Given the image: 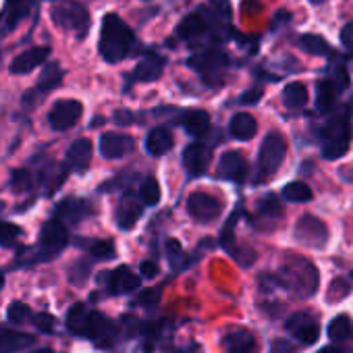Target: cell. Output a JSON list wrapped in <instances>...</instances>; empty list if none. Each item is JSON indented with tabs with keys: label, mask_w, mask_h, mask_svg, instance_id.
<instances>
[{
	"label": "cell",
	"mask_w": 353,
	"mask_h": 353,
	"mask_svg": "<svg viewBox=\"0 0 353 353\" xmlns=\"http://www.w3.org/2000/svg\"><path fill=\"white\" fill-rule=\"evenodd\" d=\"M172 353H188V351H181V349H179V351H172Z\"/></svg>",
	"instance_id": "cell-52"
},
{
	"label": "cell",
	"mask_w": 353,
	"mask_h": 353,
	"mask_svg": "<svg viewBox=\"0 0 353 353\" xmlns=\"http://www.w3.org/2000/svg\"><path fill=\"white\" fill-rule=\"evenodd\" d=\"M318 279H320V274L307 258L297 256V254H289L283 260L279 285L291 289L295 295L310 297L318 287Z\"/></svg>",
	"instance_id": "cell-2"
},
{
	"label": "cell",
	"mask_w": 353,
	"mask_h": 353,
	"mask_svg": "<svg viewBox=\"0 0 353 353\" xmlns=\"http://www.w3.org/2000/svg\"><path fill=\"white\" fill-rule=\"evenodd\" d=\"M19 235H21L19 227L11 223H0V245H13Z\"/></svg>",
	"instance_id": "cell-39"
},
{
	"label": "cell",
	"mask_w": 353,
	"mask_h": 353,
	"mask_svg": "<svg viewBox=\"0 0 353 353\" xmlns=\"http://www.w3.org/2000/svg\"><path fill=\"white\" fill-rule=\"evenodd\" d=\"M90 212H92V208H90V204H88L85 200H73V198L61 202V206L57 208V214H59V216L69 219V221H73V223H79V221L85 219Z\"/></svg>",
	"instance_id": "cell-26"
},
{
	"label": "cell",
	"mask_w": 353,
	"mask_h": 353,
	"mask_svg": "<svg viewBox=\"0 0 353 353\" xmlns=\"http://www.w3.org/2000/svg\"><path fill=\"white\" fill-rule=\"evenodd\" d=\"M351 293V283L347 279H334L326 291V301L328 303H339Z\"/></svg>",
	"instance_id": "cell-35"
},
{
	"label": "cell",
	"mask_w": 353,
	"mask_h": 353,
	"mask_svg": "<svg viewBox=\"0 0 353 353\" xmlns=\"http://www.w3.org/2000/svg\"><path fill=\"white\" fill-rule=\"evenodd\" d=\"M90 252L96 260H112L114 258V243L112 241H96Z\"/></svg>",
	"instance_id": "cell-38"
},
{
	"label": "cell",
	"mask_w": 353,
	"mask_h": 353,
	"mask_svg": "<svg viewBox=\"0 0 353 353\" xmlns=\"http://www.w3.org/2000/svg\"><path fill=\"white\" fill-rule=\"evenodd\" d=\"M139 270H141V276H145V279H154V276H158V264H156V262H152V260L141 262Z\"/></svg>",
	"instance_id": "cell-44"
},
{
	"label": "cell",
	"mask_w": 353,
	"mask_h": 353,
	"mask_svg": "<svg viewBox=\"0 0 353 353\" xmlns=\"http://www.w3.org/2000/svg\"><path fill=\"white\" fill-rule=\"evenodd\" d=\"M287 330H291L295 334V339L301 341L303 345H314L318 341V334H320V326L310 312L293 314L287 320Z\"/></svg>",
	"instance_id": "cell-11"
},
{
	"label": "cell",
	"mask_w": 353,
	"mask_h": 353,
	"mask_svg": "<svg viewBox=\"0 0 353 353\" xmlns=\"http://www.w3.org/2000/svg\"><path fill=\"white\" fill-rule=\"evenodd\" d=\"M274 347H276V349H283L281 353H293V347H291V345H287V343H281V341H279Z\"/></svg>",
	"instance_id": "cell-47"
},
{
	"label": "cell",
	"mask_w": 353,
	"mask_h": 353,
	"mask_svg": "<svg viewBox=\"0 0 353 353\" xmlns=\"http://www.w3.org/2000/svg\"><path fill=\"white\" fill-rule=\"evenodd\" d=\"M114 219H117L119 229H123V231L133 229L137 225V221L141 219V206H139V202L133 196H125L119 202V206H117Z\"/></svg>",
	"instance_id": "cell-18"
},
{
	"label": "cell",
	"mask_w": 353,
	"mask_h": 353,
	"mask_svg": "<svg viewBox=\"0 0 353 353\" xmlns=\"http://www.w3.org/2000/svg\"><path fill=\"white\" fill-rule=\"evenodd\" d=\"M219 174L227 181L243 183L245 176H248V160H245V156L241 152H237V150L225 152L221 156V162H219Z\"/></svg>",
	"instance_id": "cell-12"
},
{
	"label": "cell",
	"mask_w": 353,
	"mask_h": 353,
	"mask_svg": "<svg viewBox=\"0 0 353 353\" xmlns=\"http://www.w3.org/2000/svg\"><path fill=\"white\" fill-rule=\"evenodd\" d=\"M28 316H30V307H28V303H23V301H13V303L9 305V310H7V318H9L11 322H23Z\"/></svg>",
	"instance_id": "cell-40"
},
{
	"label": "cell",
	"mask_w": 353,
	"mask_h": 353,
	"mask_svg": "<svg viewBox=\"0 0 353 353\" xmlns=\"http://www.w3.org/2000/svg\"><path fill=\"white\" fill-rule=\"evenodd\" d=\"M210 150L204 143H190L183 152V166L190 176H202L210 164Z\"/></svg>",
	"instance_id": "cell-14"
},
{
	"label": "cell",
	"mask_w": 353,
	"mask_h": 353,
	"mask_svg": "<svg viewBox=\"0 0 353 353\" xmlns=\"http://www.w3.org/2000/svg\"><path fill=\"white\" fill-rule=\"evenodd\" d=\"M90 316H92V312H88V307L83 303H75L67 314V328L75 334H85Z\"/></svg>",
	"instance_id": "cell-27"
},
{
	"label": "cell",
	"mask_w": 353,
	"mask_h": 353,
	"mask_svg": "<svg viewBox=\"0 0 353 353\" xmlns=\"http://www.w3.org/2000/svg\"><path fill=\"white\" fill-rule=\"evenodd\" d=\"M283 102H285L287 108H293V110L303 108L305 102H307V90H305V85L299 83V81H293V83L285 85V90H283Z\"/></svg>",
	"instance_id": "cell-28"
},
{
	"label": "cell",
	"mask_w": 353,
	"mask_h": 353,
	"mask_svg": "<svg viewBox=\"0 0 353 353\" xmlns=\"http://www.w3.org/2000/svg\"><path fill=\"white\" fill-rule=\"evenodd\" d=\"M260 98H262V90H260V88H254V90H248V92L239 98V104H256Z\"/></svg>",
	"instance_id": "cell-43"
},
{
	"label": "cell",
	"mask_w": 353,
	"mask_h": 353,
	"mask_svg": "<svg viewBox=\"0 0 353 353\" xmlns=\"http://www.w3.org/2000/svg\"><path fill=\"white\" fill-rule=\"evenodd\" d=\"M40 243H42L44 250H48L50 254L61 252V250L69 243V231H67V227H65L59 219L48 221V223L42 227Z\"/></svg>",
	"instance_id": "cell-16"
},
{
	"label": "cell",
	"mask_w": 353,
	"mask_h": 353,
	"mask_svg": "<svg viewBox=\"0 0 353 353\" xmlns=\"http://www.w3.org/2000/svg\"><path fill=\"white\" fill-rule=\"evenodd\" d=\"M260 212H262V216L264 219H281L283 216V204L279 202V198L276 196H272V194H268V196H264L262 200H260Z\"/></svg>",
	"instance_id": "cell-36"
},
{
	"label": "cell",
	"mask_w": 353,
	"mask_h": 353,
	"mask_svg": "<svg viewBox=\"0 0 353 353\" xmlns=\"http://www.w3.org/2000/svg\"><path fill=\"white\" fill-rule=\"evenodd\" d=\"M112 334V324L98 312H92L90 316V324H88V330H85V336H92L96 339L98 343H102V339L110 336Z\"/></svg>",
	"instance_id": "cell-30"
},
{
	"label": "cell",
	"mask_w": 353,
	"mask_h": 353,
	"mask_svg": "<svg viewBox=\"0 0 353 353\" xmlns=\"http://www.w3.org/2000/svg\"><path fill=\"white\" fill-rule=\"evenodd\" d=\"M92 150H94V148H92V141L85 139V137L73 141L71 148H69V152H67V162H69V166H71L73 170H77V172H85L88 166H90V162H92Z\"/></svg>",
	"instance_id": "cell-19"
},
{
	"label": "cell",
	"mask_w": 353,
	"mask_h": 353,
	"mask_svg": "<svg viewBox=\"0 0 353 353\" xmlns=\"http://www.w3.org/2000/svg\"><path fill=\"white\" fill-rule=\"evenodd\" d=\"M172 145H174V137H172L170 129H166V127H156L145 137V150L152 156H164L166 152L172 150Z\"/></svg>",
	"instance_id": "cell-20"
},
{
	"label": "cell",
	"mask_w": 353,
	"mask_h": 353,
	"mask_svg": "<svg viewBox=\"0 0 353 353\" xmlns=\"http://www.w3.org/2000/svg\"><path fill=\"white\" fill-rule=\"evenodd\" d=\"M283 198L287 202H301L303 204V202H310L314 198V194H312L310 185H305L303 181H291L289 185H285Z\"/></svg>",
	"instance_id": "cell-32"
},
{
	"label": "cell",
	"mask_w": 353,
	"mask_h": 353,
	"mask_svg": "<svg viewBox=\"0 0 353 353\" xmlns=\"http://www.w3.org/2000/svg\"><path fill=\"white\" fill-rule=\"evenodd\" d=\"M312 5H320V3H324V0H310Z\"/></svg>",
	"instance_id": "cell-50"
},
{
	"label": "cell",
	"mask_w": 353,
	"mask_h": 353,
	"mask_svg": "<svg viewBox=\"0 0 353 353\" xmlns=\"http://www.w3.org/2000/svg\"><path fill=\"white\" fill-rule=\"evenodd\" d=\"M112 293H131L139 287V279L127 268V266H119L112 274H110V283H108Z\"/></svg>",
	"instance_id": "cell-23"
},
{
	"label": "cell",
	"mask_w": 353,
	"mask_h": 353,
	"mask_svg": "<svg viewBox=\"0 0 353 353\" xmlns=\"http://www.w3.org/2000/svg\"><path fill=\"white\" fill-rule=\"evenodd\" d=\"M63 77H65V71L61 69L59 63H48L44 67V73L40 75V81H38V90L40 92H50L54 88H59L63 83Z\"/></svg>",
	"instance_id": "cell-29"
},
{
	"label": "cell",
	"mask_w": 353,
	"mask_h": 353,
	"mask_svg": "<svg viewBox=\"0 0 353 353\" xmlns=\"http://www.w3.org/2000/svg\"><path fill=\"white\" fill-rule=\"evenodd\" d=\"M3 283H5V279H3V274H0V289H3Z\"/></svg>",
	"instance_id": "cell-51"
},
{
	"label": "cell",
	"mask_w": 353,
	"mask_h": 353,
	"mask_svg": "<svg viewBox=\"0 0 353 353\" xmlns=\"http://www.w3.org/2000/svg\"><path fill=\"white\" fill-rule=\"evenodd\" d=\"M183 127L192 135H198V137L200 135H206L208 129H210V114L206 110H198V108L188 110L183 114Z\"/></svg>",
	"instance_id": "cell-25"
},
{
	"label": "cell",
	"mask_w": 353,
	"mask_h": 353,
	"mask_svg": "<svg viewBox=\"0 0 353 353\" xmlns=\"http://www.w3.org/2000/svg\"><path fill=\"white\" fill-rule=\"evenodd\" d=\"M112 121H114L117 125H131V123H133V114H131L129 110H117L114 117H112Z\"/></svg>",
	"instance_id": "cell-45"
},
{
	"label": "cell",
	"mask_w": 353,
	"mask_h": 353,
	"mask_svg": "<svg viewBox=\"0 0 353 353\" xmlns=\"http://www.w3.org/2000/svg\"><path fill=\"white\" fill-rule=\"evenodd\" d=\"M139 198H141L143 204H148V206H156V204L160 202L162 192H160V185H158V181L154 179V176H148V179L141 183V188H139Z\"/></svg>",
	"instance_id": "cell-33"
},
{
	"label": "cell",
	"mask_w": 353,
	"mask_h": 353,
	"mask_svg": "<svg viewBox=\"0 0 353 353\" xmlns=\"http://www.w3.org/2000/svg\"><path fill=\"white\" fill-rule=\"evenodd\" d=\"M50 17L54 21V26L59 30L65 32H73L75 36L83 38L88 34L90 28V13L85 11V7H81L79 3H73V0H63V3L54 5L50 11Z\"/></svg>",
	"instance_id": "cell-5"
},
{
	"label": "cell",
	"mask_w": 353,
	"mask_h": 353,
	"mask_svg": "<svg viewBox=\"0 0 353 353\" xmlns=\"http://www.w3.org/2000/svg\"><path fill=\"white\" fill-rule=\"evenodd\" d=\"M287 154V141L279 131H272L264 137L260 145V156H258V174L256 183H264L281 168L283 160Z\"/></svg>",
	"instance_id": "cell-3"
},
{
	"label": "cell",
	"mask_w": 353,
	"mask_h": 353,
	"mask_svg": "<svg viewBox=\"0 0 353 353\" xmlns=\"http://www.w3.org/2000/svg\"><path fill=\"white\" fill-rule=\"evenodd\" d=\"M81 114L83 106L79 100H59L48 114V123L54 131H67L79 123Z\"/></svg>",
	"instance_id": "cell-9"
},
{
	"label": "cell",
	"mask_w": 353,
	"mask_h": 353,
	"mask_svg": "<svg viewBox=\"0 0 353 353\" xmlns=\"http://www.w3.org/2000/svg\"><path fill=\"white\" fill-rule=\"evenodd\" d=\"M166 250H168L172 262L181 256V245H179V241H176V239H168V241H166Z\"/></svg>",
	"instance_id": "cell-46"
},
{
	"label": "cell",
	"mask_w": 353,
	"mask_h": 353,
	"mask_svg": "<svg viewBox=\"0 0 353 353\" xmlns=\"http://www.w3.org/2000/svg\"><path fill=\"white\" fill-rule=\"evenodd\" d=\"M100 54L106 63L114 65L125 61L135 48V34L119 15H106L100 32Z\"/></svg>",
	"instance_id": "cell-1"
},
{
	"label": "cell",
	"mask_w": 353,
	"mask_h": 353,
	"mask_svg": "<svg viewBox=\"0 0 353 353\" xmlns=\"http://www.w3.org/2000/svg\"><path fill=\"white\" fill-rule=\"evenodd\" d=\"M32 353H54L52 349H38V351H32Z\"/></svg>",
	"instance_id": "cell-49"
},
{
	"label": "cell",
	"mask_w": 353,
	"mask_h": 353,
	"mask_svg": "<svg viewBox=\"0 0 353 353\" xmlns=\"http://www.w3.org/2000/svg\"><path fill=\"white\" fill-rule=\"evenodd\" d=\"M295 237H297V241H301L310 248H324L328 241V227L324 221H320L312 214H303L295 225Z\"/></svg>",
	"instance_id": "cell-8"
},
{
	"label": "cell",
	"mask_w": 353,
	"mask_h": 353,
	"mask_svg": "<svg viewBox=\"0 0 353 353\" xmlns=\"http://www.w3.org/2000/svg\"><path fill=\"white\" fill-rule=\"evenodd\" d=\"M225 204L204 192H194L188 198V212L192 214V219H196L198 223H214L216 219H221Z\"/></svg>",
	"instance_id": "cell-7"
},
{
	"label": "cell",
	"mask_w": 353,
	"mask_h": 353,
	"mask_svg": "<svg viewBox=\"0 0 353 353\" xmlns=\"http://www.w3.org/2000/svg\"><path fill=\"white\" fill-rule=\"evenodd\" d=\"M11 185L15 192H28L32 190V172L28 168H17L11 174Z\"/></svg>",
	"instance_id": "cell-37"
},
{
	"label": "cell",
	"mask_w": 353,
	"mask_h": 353,
	"mask_svg": "<svg viewBox=\"0 0 353 353\" xmlns=\"http://www.w3.org/2000/svg\"><path fill=\"white\" fill-rule=\"evenodd\" d=\"M320 353H341V349H336V347H324Z\"/></svg>",
	"instance_id": "cell-48"
},
{
	"label": "cell",
	"mask_w": 353,
	"mask_h": 353,
	"mask_svg": "<svg viewBox=\"0 0 353 353\" xmlns=\"http://www.w3.org/2000/svg\"><path fill=\"white\" fill-rule=\"evenodd\" d=\"M160 295H162V289H145V291L139 295L137 301H139L143 307H154V305H158Z\"/></svg>",
	"instance_id": "cell-41"
},
{
	"label": "cell",
	"mask_w": 353,
	"mask_h": 353,
	"mask_svg": "<svg viewBox=\"0 0 353 353\" xmlns=\"http://www.w3.org/2000/svg\"><path fill=\"white\" fill-rule=\"evenodd\" d=\"M135 148V139L127 133H104L100 137V154L108 160H119L127 154H131Z\"/></svg>",
	"instance_id": "cell-10"
},
{
	"label": "cell",
	"mask_w": 353,
	"mask_h": 353,
	"mask_svg": "<svg viewBox=\"0 0 353 353\" xmlns=\"http://www.w3.org/2000/svg\"><path fill=\"white\" fill-rule=\"evenodd\" d=\"M336 94H339V88L334 85V81L330 79H324L318 83V92H316V108L318 112L326 114L334 108L336 104Z\"/></svg>",
	"instance_id": "cell-24"
},
{
	"label": "cell",
	"mask_w": 353,
	"mask_h": 353,
	"mask_svg": "<svg viewBox=\"0 0 353 353\" xmlns=\"http://www.w3.org/2000/svg\"><path fill=\"white\" fill-rule=\"evenodd\" d=\"M162 71H164L162 59L156 57V54H150V57H145V59H141V61L137 63V67H135V71H133V79H135V81H143V83L156 81V79H160Z\"/></svg>",
	"instance_id": "cell-21"
},
{
	"label": "cell",
	"mask_w": 353,
	"mask_h": 353,
	"mask_svg": "<svg viewBox=\"0 0 353 353\" xmlns=\"http://www.w3.org/2000/svg\"><path fill=\"white\" fill-rule=\"evenodd\" d=\"M223 349H225V353H256L258 351V341H256L254 332H250L245 328H239V330H233V332L225 334Z\"/></svg>",
	"instance_id": "cell-17"
},
{
	"label": "cell",
	"mask_w": 353,
	"mask_h": 353,
	"mask_svg": "<svg viewBox=\"0 0 353 353\" xmlns=\"http://www.w3.org/2000/svg\"><path fill=\"white\" fill-rule=\"evenodd\" d=\"M328 336L332 341H347L351 336V322L347 316H336L328 324Z\"/></svg>",
	"instance_id": "cell-34"
},
{
	"label": "cell",
	"mask_w": 353,
	"mask_h": 353,
	"mask_svg": "<svg viewBox=\"0 0 353 353\" xmlns=\"http://www.w3.org/2000/svg\"><path fill=\"white\" fill-rule=\"evenodd\" d=\"M229 131L235 139H241V141H248L256 135L258 131V123L252 114L248 112H237L233 119H231V125H229Z\"/></svg>",
	"instance_id": "cell-22"
},
{
	"label": "cell",
	"mask_w": 353,
	"mask_h": 353,
	"mask_svg": "<svg viewBox=\"0 0 353 353\" xmlns=\"http://www.w3.org/2000/svg\"><path fill=\"white\" fill-rule=\"evenodd\" d=\"M351 143V127L347 114L330 119L322 129V156L328 160L341 158L347 154Z\"/></svg>",
	"instance_id": "cell-4"
},
{
	"label": "cell",
	"mask_w": 353,
	"mask_h": 353,
	"mask_svg": "<svg viewBox=\"0 0 353 353\" xmlns=\"http://www.w3.org/2000/svg\"><path fill=\"white\" fill-rule=\"evenodd\" d=\"M190 67L196 69L208 83H219L229 69V59L219 50H204L202 54L190 59Z\"/></svg>",
	"instance_id": "cell-6"
},
{
	"label": "cell",
	"mask_w": 353,
	"mask_h": 353,
	"mask_svg": "<svg viewBox=\"0 0 353 353\" xmlns=\"http://www.w3.org/2000/svg\"><path fill=\"white\" fill-rule=\"evenodd\" d=\"M299 48H301V50H305L307 54H314V57H326V54H330V52H332L324 38H320V36H312V34H307V36H301V38H299Z\"/></svg>",
	"instance_id": "cell-31"
},
{
	"label": "cell",
	"mask_w": 353,
	"mask_h": 353,
	"mask_svg": "<svg viewBox=\"0 0 353 353\" xmlns=\"http://www.w3.org/2000/svg\"><path fill=\"white\" fill-rule=\"evenodd\" d=\"M34 324H36L38 330H42V332H46V334H50V332L54 330V318H52L50 314H38V316L34 318Z\"/></svg>",
	"instance_id": "cell-42"
},
{
	"label": "cell",
	"mask_w": 353,
	"mask_h": 353,
	"mask_svg": "<svg viewBox=\"0 0 353 353\" xmlns=\"http://www.w3.org/2000/svg\"><path fill=\"white\" fill-rule=\"evenodd\" d=\"M48 57H50V48H48V46H34V48L21 52V54L11 63V73H13V75L32 73L36 67L44 65Z\"/></svg>",
	"instance_id": "cell-15"
},
{
	"label": "cell",
	"mask_w": 353,
	"mask_h": 353,
	"mask_svg": "<svg viewBox=\"0 0 353 353\" xmlns=\"http://www.w3.org/2000/svg\"><path fill=\"white\" fill-rule=\"evenodd\" d=\"M32 13V0H7L0 13V34L13 32Z\"/></svg>",
	"instance_id": "cell-13"
}]
</instances>
